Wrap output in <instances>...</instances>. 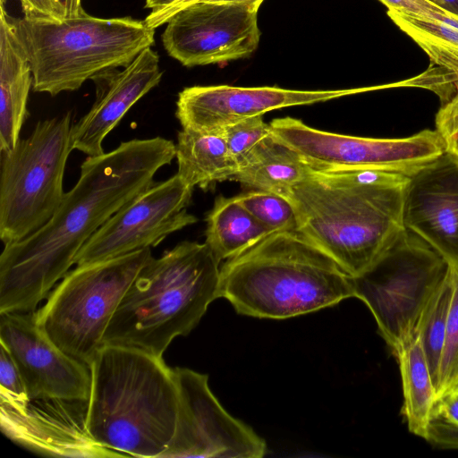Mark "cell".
<instances>
[{
  "label": "cell",
  "mask_w": 458,
  "mask_h": 458,
  "mask_svg": "<svg viewBox=\"0 0 458 458\" xmlns=\"http://www.w3.org/2000/svg\"><path fill=\"white\" fill-rule=\"evenodd\" d=\"M436 130L444 140L445 151L458 157V90L443 102L436 115Z\"/></svg>",
  "instance_id": "4dcf8cb0"
},
{
  "label": "cell",
  "mask_w": 458,
  "mask_h": 458,
  "mask_svg": "<svg viewBox=\"0 0 458 458\" xmlns=\"http://www.w3.org/2000/svg\"><path fill=\"white\" fill-rule=\"evenodd\" d=\"M88 401L30 400L22 414L1 411L3 431L43 453L65 456H121L98 445L87 426Z\"/></svg>",
  "instance_id": "ac0fdd59"
},
{
  "label": "cell",
  "mask_w": 458,
  "mask_h": 458,
  "mask_svg": "<svg viewBox=\"0 0 458 458\" xmlns=\"http://www.w3.org/2000/svg\"><path fill=\"white\" fill-rule=\"evenodd\" d=\"M387 15L437 65L421 74L422 88L446 101L458 90V26L394 10H387Z\"/></svg>",
  "instance_id": "ffe728a7"
},
{
  "label": "cell",
  "mask_w": 458,
  "mask_h": 458,
  "mask_svg": "<svg viewBox=\"0 0 458 458\" xmlns=\"http://www.w3.org/2000/svg\"><path fill=\"white\" fill-rule=\"evenodd\" d=\"M206 221L205 242L219 261L241 254L273 233L236 197H217Z\"/></svg>",
  "instance_id": "cb8c5ba5"
},
{
  "label": "cell",
  "mask_w": 458,
  "mask_h": 458,
  "mask_svg": "<svg viewBox=\"0 0 458 458\" xmlns=\"http://www.w3.org/2000/svg\"><path fill=\"white\" fill-rule=\"evenodd\" d=\"M177 174L191 187L203 190L216 182L230 181L238 165L222 131L182 128L175 145Z\"/></svg>",
  "instance_id": "7402d4cb"
},
{
  "label": "cell",
  "mask_w": 458,
  "mask_h": 458,
  "mask_svg": "<svg viewBox=\"0 0 458 458\" xmlns=\"http://www.w3.org/2000/svg\"><path fill=\"white\" fill-rule=\"evenodd\" d=\"M178 391L173 438L160 458H260L266 443L233 418L209 389L206 374L188 368L172 369Z\"/></svg>",
  "instance_id": "8fae6325"
},
{
  "label": "cell",
  "mask_w": 458,
  "mask_h": 458,
  "mask_svg": "<svg viewBox=\"0 0 458 458\" xmlns=\"http://www.w3.org/2000/svg\"><path fill=\"white\" fill-rule=\"evenodd\" d=\"M387 10H394L428 20L445 21L458 26V19L428 0H379Z\"/></svg>",
  "instance_id": "1f68e13d"
},
{
  "label": "cell",
  "mask_w": 458,
  "mask_h": 458,
  "mask_svg": "<svg viewBox=\"0 0 458 458\" xmlns=\"http://www.w3.org/2000/svg\"><path fill=\"white\" fill-rule=\"evenodd\" d=\"M447 269L437 250L405 230L369 269L353 277L354 297L369 309L393 351L420 329L422 313Z\"/></svg>",
  "instance_id": "9c48e42d"
},
{
  "label": "cell",
  "mask_w": 458,
  "mask_h": 458,
  "mask_svg": "<svg viewBox=\"0 0 458 458\" xmlns=\"http://www.w3.org/2000/svg\"><path fill=\"white\" fill-rule=\"evenodd\" d=\"M218 296L239 314L284 319L354 297L353 277L300 232H276L226 259Z\"/></svg>",
  "instance_id": "277c9868"
},
{
  "label": "cell",
  "mask_w": 458,
  "mask_h": 458,
  "mask_svg": "<svg viewBox=\"0 0 458 458\" xmlns=\"http://www.w3.org/2000/svg\"><path fill=\"white\" fill-rule=\"evenodd\" d=\"M221 131L237 165L258 143L272 134L270 124L264 122L263 115L242 120L225 127Z\"/></svg>",
  "instance_id": "f546056e"
},
{
  "label": "cell",
  "mask_w": 458,
  "mask_h": 458,
  "mask_svg": "<svg viewBox=\"0 0 458 458\" xmlns=\"http://www.w3.org/2000/svg\"><path fill=\"white\" fill-rule=\"evenodd\" d=\"M426 440L441 448L458 450V387L436 400Z\"/></svg>",
  "instance_id": "83f0119b"
},
{
  "label": "cell",
  "mask_w": 458,
  "mask_h": 458,
  "mask_svg": "<svg viewBox=\"0 0 458 458\" xmlns=\"http://www.w3.org/2000/svg\"><path fill=\"white\" fill-rule=\"evenodd\" d=\"M272 135L299 153L314 170L368 168L411 176L444 152L437 130L397 139L337 134L314 129L292 117L270 123Z\"/></svg>",
  "instance_id": "30bf717a"
},
{
  "label": "cell",
  "mask_w": 458,
  "mask_h": 458,
  "mask_svg": "<svg viewBox=\"0 0 458 458\" xmlns=\"http://www.w3.org/2000/svg\"><path fill=\"white\" fill-rule=\"evenodd\" d=\"M24 16L59 21L52 0H20Z\"/></svg>",
  "instance_id": "836d02e7"
},
{
  "label": "cell",
  "mask_w": 458,
  "mask_h": 458,
  "mask_svg": "<svg viewBox=\"0 0 458 458\" xmlns=\"http://www.w3.org/2000/svg\"><path fill=\"white\" fill-rule=\"evenodd\" d=\"M152 257L146 248L76 266L36 310L38 326L60 350L89 368L122 298Z\"/></svg>",
  "instance_id": "52a82bcc"
},
{
  "label": "cell",
  "mask_w": 458,
  "mask_h": 458,
  "mask_svg": "<svg viewBox=\"0 0 458 458\" xmlns=\"http://www.w3.org/2000/svg\"><path fill=\"white\" fill-rule=\"evenodd\" d=\"M257 13L244 4L194 3L165 23L163 46L186 67L249 57L260 39Z\"/></svg>",
  "instance_id": "4fadbf2b"
},
{
  "label": "cell",
  "mask_w": 458,
  "mask_h": 458,
  "mask_svg": "<svg viewBox=\"0 0 458 458\" xmlns=\"http://www.w3.org/2000/svg\"><path fill=\"white\" fill-rule=\"evenodd\" d=\"M403 384V413L408 429L427 439L431 409L436 402V388L421 342L420 329L394 351Z\"/></svg>",
  "instance_id": "603a6c76"
},
{
  "label": "cell",
  "mask_w": 458,
  "mask_h": 458,
  "mask_svg": "<svg viewBox=\"0 0 458 458\" xmlns=\"http://www.w3.org/2000/svg\"><path fill=\"white\" fill-rule=\"evenodd\" d=\"M378 89H382V86L334 90L229 85L192 86L183 89L178 94L175 115L182 128L221 131L230 124L276 109L325 102Z\"/></svg>",
  "instance_id": "9a60e30c"
},
{
  "label": "cell",
  "mask_w": 458,
  "mask_h": 458,
  "mask_svg": "<svg viewBox=\"0 0 458 458\" xmlns=\"http://www.w3.org/2000/svg\"><path fill=\"white\" fill-rule=\"evenodd\" d=\"M458 19V0H428Z\"/></svg>",
  "instance_id": "d590c367"
},
{
  "label": "cell",
  "mask_w": 458,
  "mask_h": 458,
  "mask_svg": "<svg viewBox=\"0 0 458 458\" xmlns=\"http://www.w3.org/2000/svg\"><path fill=\"white\" fill-rule=\"evenodd\" d=\"M403 224L458 267V157L449 152L410 176Z\"/></svg>",
  "instance_id": "2e32d148"
},
{
  "label": "cell",
  "mask_w": 458,
  "mask_h": 458,
  "mask_svg": "<svg viewBox=\"0 0 458 458\" xmlns=\"http://www.w3.org/2000/svg\"><path fill=\"white\" fill-rule=\"evenodd\" d=\"M235 197L250 215L271 232L298 231L297 216L287 198L261 190H252Z\"/></svg>",
  "instance_id": "484cf974"
},
{
  "label": "cell",
  "mask_w": 458,
  "mask_h": 458,
  "mask_svg": "<svg viewBox=\"0 0 458 458\" xmlns=\"http://www.w3.org/2000/svg\"><path fill=\"white\" fill-rule=\"evenodd\" d=\"M194 188L177 174L153 183L114 213L74 259L81 266L158 245L169 234L195 224L186 210Z\"/></svg>",
  "instance_id": "7c38bea8"
},
{
  "label": "cell",
  "mask_w": 458,
  "mask_h": 458,
  "mask_svg": "<svg viewBox=\"0 0 458 458\" xmlns=\"http://www.w3.org/2000/svg\"><path fill=\"white\" fill-rule=\"evenodd\" d=\"M410 176L377 169H326L287 194L298 232L351 276L369 269L406 230Z\"/></svg>",
  "instance_id": "7a4b0ae2"
},
{
  "label": "cell",
  "mask_w": 458,
  "mask_h": 458,
  "mask_svg": "<svg viewBox=\"0 0 458 458\" xmlns=\"http://www.w3.org/2000/svg\"><path fill=\"white\" fill-rule=\"evenodd\" d=\"M174 157L175 144L163 137L123 141L107 153L88 157L53 216L32 234L4 245L0 313L35 311L93 233L151 186L157 172Z\"/></svg>",
  "instance_id": "6da1fadb"
},
{
  "label": "cell",
  "mask_w": 458,
  "mask_h": 458,
  "mask_svg": "<svg viewBox=\"0 0 458 458\" xmlns=\"http://www.w3.org/2000/svg\"><path fill=\"white\" fill-rule=\"evenodd\" d=\"M81 0H52L59 21L72 19L84 12Z\"/></svg>",
  "instance_id": "e575fe53"
},
{
  "label": "cell",
  "mask_w": 458,
  "mask_h": 458,
  "mask_svg": "<svg viewBox=\"0 0 458 458\" xmlns=\"http://www.w3.org/2000/svg\"><path fill=\"white\" fill-rule=\"evenodd\" d=\"M314 172L294 149L272 134L258 143L238 164L230 181L252 190L286 197L289 191Z\"/></svg>",
  "instance_id": "44dd1931"
},
{
  "label": "cell",
  "mask_w": 458,
  "mask_h": 458,
  "mask_svg": "<svg viewBox=\"0 0 458 458\" xmlns=\"http://www.w3.org/2000/svg\"><path fill=\"white\" fill-rule=\"evenodd\" d=\"M12 22L31 67L33 90L51 96L123 68L154 45L155 29L131 17L103 19L84 11L63 21L23 16Z\"/></svg>",
  "instance_id": "8992f818"
},
{
  "label": "cell",
  "mask_w": 458,
  "mask_h": 458,
  "mask_svg": "<svg viewBox=\"0 0 458 458\" xmlns=\"http://www.w3.org/2000/svg\"><path fill=\"white\" fill-rule=\"evenodd\" d=\"M200 1L205 0H146L145 8L150 13L144 21L148 27L156 29L166 23L181 9Z\"/></svg>",
  "instance_id": "d6a6232c"
},
{
  "label": "cell",
  "mask_w": 458,
  "mask_h": 458,
  "mask_svg": "<svg viewBox=\"0 0 458 458\" xmlns=\"http://www.w3.org/2000/svg\"><path fill=\"white\" fill-rule=\"evenodd\" d=\"M208 2L244 4L250 9L257 11L264 0H205Z\"/></svg>",
  "instance_id": "8d00e7d4"
},
{
  "label": "cell",
  "mask_w": 458,
  "mask_h": 458,
  "mask_svg": "<svg viewBox=\"0 0 458 458\" xmlns=\"http://www.w3.org/2000/svg\"><path fill=\"white\" fill-rule=\"evenodd\" d=\"M162 75L157 53L148 47L122 71L111 70L95 78L96 100L72 125L73 149L88 157L105 153V138L139 99L159 84Z\"/></svg>",
  "instance_id": "e0dca14e"
},
{
  "label": "cell",
  "mask_w": 458,
  "mask_h": 458,
  "mask_svg": "<svg viewBox=\"0 0 458 458\" xmlns=\"http://www.w3.org/2000/svg\"><path fill=\"white\" fill-rule=\"evenodd\" d=\"M0 4V149L13 148L27 116L33 76L30 62L14 32L12 17Z\"/></svg>",
  "instance_id": "d6986e66"
},
{
  "label": "cell",
  "mask_w": 458,
  "mask_h": 458,
  "mask_svg": "<svg viewBox=\"0 0 458 458\" xmlns=\"http://www.w3.org/2000/svg\"><path fill=\"white\" fill-rule=\"evenodd\" d=\"M453 296L436 381V400L458 387V267L451 266Z\"/></svg>",
  "instance_id": "4316f807"
},
{
  "label": "cell",
  "mask_w": 458,
  "mask_h": 458,
  "mask_svg": "<svg viewBox=\"0 0 458 458\" xmlns=\"http://www.w3.org/2000/svg\"><path fill=\"white\" fill-rule=\"evenodd\" d=\"M86 426L100 446L121 455L157 457L175 430L178 391L163 358L104 344L89 365Z\"/></svg>",
  "instance_id": "3957f363"
},
{
  "label": "cell",
  "mask_w": 458,
  "mask_h": 458,
  "mask_svg": "<svg viewBox=\"0 0 458 458\" xmlns=\"http://www.w3.org/2000/svg\"><path fill=\"white\" fill-rule=\"evenodd\" d=\"M219 262L206 242L190 241L152 257L122 298L103 344L163 358L171 342L189 335L219 298Z\"/></svg>",
  "instance_id": "5b68a950"
},
{
  "label": "cell",
  "mask_w": 458,
  "mask_h": 458,
  "mask_svg": "<svg viewBox=\"0 0 458 458\" xmlns=\"http://www.w3.org/2000/svg\"><path fill=\"white\" fill-rule=\"evenodd\" d=\"M453 288V272L448 265L447 272L431 295L420 323L421 342L434 385L441 360Z\"/></svg>",
  "instance_id": "d4e9b609"
},
{
  "label": "cell",
  "mask_w": 458,
  "mask_h": 458,
  "mask_svg": "<svg viewBox=\"0 0 458 458\" xmlns=\"http://www.w3.org/2000/svg\"><path fill=\"white\" fill-rule=\"evenodd\" d=\"M1 411L22 414L28 410L30 399L20 370L8 351H0Z\"/></svg>",
  "instance_id": "f1b7e54d"
},
{
  "label": "cell",
  "mask_w": 458,
  "mask_h": 458,
  "mask_svg": "<svg viewBox=\"0 0 458 458\" xmlns=\"http://www.w3.org/2000/svg\"><path fill=\"white\" fill-rule=\"evenodd\" d=\"M72 114L39 121L30 134L1 151L0 238L19 242L41 228L60 206L72 142Z\"/></svg>",
  "instance_id": "ba28073f"
},
{
  "label": "cell",
  "mask_w": 458,
  "mask_h": 458,
  "mask_svg": "<svg viewBox=\"0 0 458 458\" xmlns=\"http://www.w3.org/2000/svg\"><path fill=\"white\" fill-rule=\"evenodd\" d=\"M0 342L16 363L30 400L89 401V368L46 335L36 310L0 313Z\"/></svg>",
  "instance_id": "5bb4252c"
}]
</instances>
